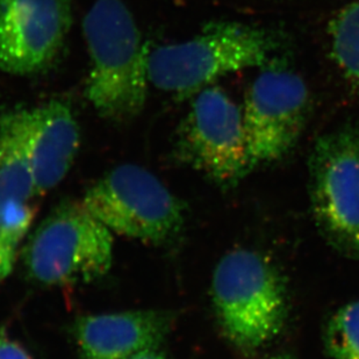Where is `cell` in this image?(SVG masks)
<instances>
[{
    "label": "cell",
    "instance_id": "6da1fadb",
    "mask_svg": "<svg viewBox=\"0 0 359 359\" xmlns=\"http://www.w3.org/2000/svg\"><path fill=\"white\" fill-rule=\"evenodd\" d=\"M90 56L85 95L102 119L127 123L146 107L149 55L132 12L122 0H97L85 15Z\"/></svg>",
    "mask_w": 359,
    "mask_h": 359
},
{
    "label": "cell",
    "instance_id": "5bb4252c",
    "mask_svg": "<svg viewBox=\"0 0 359 359\" xmlns=\"http://www.w3.org/2000/svg\"><path fill=\"white\" fill-rule=\"evenodd\" d=\"M323 344L330 359H359V299L339 307L329 318Z\"/></svg>",
    "mask_w": 359,
    "mask_h": 359
},
{
    "label": "cell",
    "instance_id": "277c9868",
    "mask_svg": "<svg viewBox=\"0 0 359 359\" xmlns=\"http://www.w3.org/2000/svg\"><path fill=\"white\" fill-rule=\"evenodd\" d=\"M113 233L84 203H63L32 235L24 254L28 275L48 286L90 283L109 271Z\"/></svg>",
    "mask_w": 359,
    "mask_h": 359
},
{
    "label": "cell",
    "instance_id": "52a82bcc",
    "mask_svg": "<svg viewBox=\"0 0 359 359\" xmlns=\"http://www.w3.org/2000/svg\"><path fill=\"white\" fill-rule=\"evenodd\" d=\"M175 155L221 187H234L254 172L242 109L220 86L194 95L177 130Z\"/></svg>",
    "mask_w": 359,
    "mask_h": 359
},
{
    "label": "cell",
    "instance_id": "2e32d148",
    "mask_svg": "<svg viewBox=\"0 0 359 359\" xmlns=\"http://www.w3.org/2000/svg\"><path fill=\"white\" fill-rule=\"evenodd\" d=\"M17 250L7 247L6 244L0 241V281L8 276L13 268Z\"/></svg>",
    "mask_w": 359,
    "mask_h": 359
},
{
    "label": "cell",
    "instance_id": "9c48e42d",
    "mask_svg": "<svg viewBox=\"0 0 359 359\" xmlns=\"http://www.w3.org/2000/svg\"><path fill=\"white\" fill-rule=\"evenodd\" d=\"M72 25L70 0H0V70L14 76L47 70Z\"/></svg>",
    "mask_w": 359,
    "mask_h": 359
},
{
    "label": "cell",
    "instance_id": "7c38bea8",
    "mask_svg": "<svg viewBox=\"0 0 359 359\" xmlns=\"http://www.w3.org/2000/svg\"><path fill=\"white\" fill-rule=\"evenodd\" d=\"M25 122L38 197L68 175L79 153L81 132L72 107L62 100L26 109Z\"/></svg>",
    "mask_w": 359,
    "mask_h": 359
},
{
    "label": "cell",
    "instance_id": "3957f363",
    "mask_svg": "<svg viewBox=\"0 0 359 359\" xmlns=\"http://www.w3.org/2000/svg\"><path fill=\"white\" fill-rule=\"evenodd\" d=\"M278 49L275 35L264 28L212 22L192 39L150 51V84L180 97L196 95L224 76L264 67Z\"/></svg>",
    "mask_w": 359,
    "mask_h": 359
},
{
    "label": "cell",
    "instance_id": "4fadbf2b",
    "mask_svg": "<svg viewBox=\"0 0 359 359\" xmlns=\"http://www.w3.org/2000/svg\"><path fill=\"white\" fill-rule=\"evenodd\" d=\"M332 57L343 76L359 88V0L339 11L329 27Z\"/></svg>",
    "mask_w": 359,
    "mask_h": 359
},
{
    "label": "cell",
    "instance_id": "ac0fdd59",
    "mask_svg": "<svg viewBox=\"0 0 359 359\" xmlns=\"http://www.w3.org/2000/svg\"><path fill=\"white\" fill-rule=\"evenodd\" d=\"M263 359H295L293 357L290 356V355H275V356L266 357V358Z\"/></svg>",
    "mask_w": 359,
    "mask_h": 359
},
{
    "label": "cell",
    "instance_id": "5b68a950",
    "mask_svg": "<svg viewBox=\"0 0 359 359\" xmlns=\"http://www.w3.org/2000/svg\"><path fill=\"white\" fill-rule=\"evenodd\" d=\"M113 235L163 245L185 224V208L154 173L136 164H122L92 185L81 200Z\"/></svg>",
    "mask_w": 359,
    "mask_h": 359
},
{
    "label": "cell",
    "instance_id": "8fae6325",
    "mask_svg": "<svg viewBox=\"0 0 359 359\" xmlns=\"http://www.w3.org/2000/svg\"><path fill=\"white\" fill-rule=\"evenodd\" d=\"M175 316L165 311H129L83 316L75 325L83 359H123L161 348L172 330Z\"/></svg>",
    "mask_w": 359,
    "mask_h": 359
},
{
    "label": "cell",
    "instance_id": "e0dca14e",
    "mask_svg": "<svg viewBox=\"0 0 359 359\" xmlns=\"http://www.w3.org/2000/svg\"><path fill=\"white\" fill-rule=\"evenodd\" d=\"M123 359H172L168 356L165 353H163L161 348H153V349L142 350L139 353H133L130 356L126 357Z\"/></svg>",
    "mask_w": 359,
    "mask_h": 359
},
{
    "label": "cell",
    "instance_id": "7a4b0ae2",
    "mask_svg": "<svg viewBox=\"0 0 359 359\" xmlns=\"http://www.w3.org/2000/svg\"><path fill=\"white\" fill-rule=\"evenodd\" d=\"M217 323L235 349L252 355L283 332L288 313L287 281L280 269L259 251L231 250L212 278Z\"/></svg>",
    "mask_w": 359,
    "mask_h": 359
},
{
    "label": "cell",
    "instance_id": "8992f818",
    "mask_svg": "<svg viewBox=\"0 0 359 359\" xmlns=\"http://www.w3.org/2000/svg\"><path fill=\"white\" fill-rule=\"evenodd\" d=\"M309 192L322 238L359 262V125L320 136L309 161Z\"/></svg>",
    "mask_w": 359,
    "mask_h": 359
},
{
    "label": "cell",
    "instance_id": "30bf717a",
    "mask_svg": "<svg viewBox=\"0 0 359 359\" xmlns=\"http://www.w3.org/2000/svg\"><path fill=\"white\" fill-rule=\"evenodd\" d=\"M25 112L0 109V241L14 250L31 227L36 197Z\"/></svg>",
    "mask_w": 359,
    "mask_h": 359
},
{
    "label": "cell",
    "instance_id": "ba28073f",
    "mask_svg": "<svg viewBox=\"0 0 359 359\" xmlns=\"http://www.w3.org/2000/svg\"><path fill=\"white\" fill-rule=\"evenodd\" d=\"M309 109V88L294 72L270 68L254 79L242 109L254 171L283 160L294 149Z\"/></svg>",
    "mask_w": 359,
    "mask_h": 359
},
{
    "label": "cell",
    "instance_id": "9a60e30c",
    "mask_svg": "<svg viewBox=\"0 0 359 359\" xmlns=\"http://www.w3.org/2000/svg\"><path fill=\"white\" fill-rule=\"evenodd\" d=\"M0 359H32L29 353L0 329Z\"/></svg>",
    "mask_w": 359,
    "mask_h": 359
}]
</instances>
